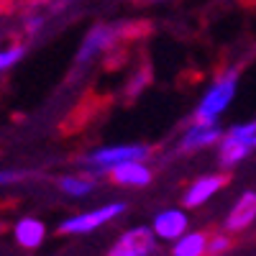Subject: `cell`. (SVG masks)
Returning <instances> with one entry per match:
<instances>
[{"label":"cell","instance_id":"20","mask_svg":"<svg viewBox=\"0 0 256 256\" xmlns=\"http://www.w3.org/2000/svg\"><path fill=\"white\" fill-rule=\"evenodd\" d=\"M146 3H162V0H146Z\"/></svg>","mask_w":256,"mask_h":256},{"label":"cell","instance_id":"7","mask_svg":"<svg viewBox=\"0 0 256 256\" xmlns=\"http://www.w3.org/2000/svg\"><path fill=\"white\" fill-rule=\"evenodd\" d=\"M223 134L226 131L220 128V123H190L180 138V152L192 154V152H200V148H208L212 144H220Z\"/></svg>","mask_w":256,"mask_h":256},{"label":"cell","instance_id":"14","mask_svg":"<svg viewBox=\"0 0 256 256\" xmlns=\"http://www.w3.org/2000/svg\"><path fill=\"white\" fill-rule=\"evenodd\" d=\"M210 236L205 230H187L172 246V256H205Z\"/></svg>","mask_w":256,"mask_h":256},{"label":"cell","instance_id":"18","mask_svg":"<svg viewBox=\"0 0 256 256\" xmlns=\"http://www.w3.org/2000/svg\"><path fill=\"white\" fill-rule=\"evenodd\" d=\"M44 24H46L44 16H31V18H26V26H24V28H26L28 36H36L41 28H44Z\"/></svg>","mask_w":256,"mask_h":256},{"label":"cell","instance_id":"3","mask_svg":"<svg viewBox=\"0 0 256 256\" xmlns=\"http://www.w3.org/2000/svg\"><path fill=\"white\" fill-rule=\"evenodd\" d=\"M126 202L120 200H113V202H105V205H98L92 210H84V212H74V216L64 218L59 223V233L62 236H84V233H92L102 226H108L110 220L120 218L126 212Z\"/></svg>","mask_w":256,"mask_h":256},{"label":"cell","instance_id":"17","mask_svg":"<svg viewBox=\"0 0 256 256\" xmlns=\"http://www.w3.org/2000/svg\"><path fill=\"white\" fill-rule=\"evenodd\" d=\"M228 248H230V238L226 236V233H216V236H210L208 256H223Z\"/></svg>","mask_w":256,"mask_h":256},{"label":"cell","instance_id":"9","mask_svg":"<svg viewBox=\"0 0 256 256\" xmlns=\"http://www.w3.org/2000/svg\"><path fill=\"white\" fill-rule=\"evenodd\" d=\"M108 180L118 187H146L152 184L154 172L146 162H126L108 172Z\"/></svg>","mask_w":256,"mask_h":256},{"label":"cell","instance_id":"16","mask_svg":"<svg viewBox=\"0 0 256 256\" xmlns=\"http://www.w3.org/2000/svg\"><path fill=\"white\" fill-rule=\"evenodd\" d=\"M228 134H230V136H236V138H241V141L248 144L251 148H256V118H251V120H246V123L230 126V128H228Z\"/></svg>","mask_w":256,"mask_h":256},{"label":"cell","instance_id":"5","mask_svg":"<svg viewBox=\"0 0 256 256\" xmlns=\"http://www.w3.org/2000/svg\"><path fill=\"white\" fill-rule=\"evenodd\" d=\"M156 251V233L146 226H136L118 236L108 256H152Z\"/></svg>","mask_w":256,"mask_h":256},{"label":"cell","instance_id":"8","mask_svg":"<svg viewBox=\"0 0 256 256\" xmlns=\"http://www.w3.org/2000/svg\"><path fill=\"white\" fill-rule=\"evenodd\" d=\"M190 228V218L182 208H166L162 212L154 216V223H152V230L156 233V238L162 241H177L180 236H184Z\"/></svg>","mask_w":256,"mask_h":256},{"label":"cell","instance_id":"11","mask_svg":"<svg viewBox=\"0 0 256 256\" xmlns=\"http://www.w3.org/2000/svg\"><path fill=\"white\" fill-rule=\"evenodd\" d=\"M254 220H256V190H248L236 200V205L226 216V230L230 233L246 230Z\"/></svg>","mask_w":256,"mask_h":256},{"label":"cell","instance_id":"4","mask_svg":"<svg viewBox=\"0 0 256 256\" xmlns=\"http://www.w3.org/2000/svg\"><path fill=\"white\" fill-rule=\"evenodd\" d=\"M116 38H118V28H116V26H110V24H98V26H92L88 34H84L82 44H80V49H77V54H74V59H72V62H74L72 70L80 72L82 67L92 64L100 54H105V52L116 44Z\"/></svg>","mask_w":256,"mask_h":256},{"label":"cell","instance_id":"12","mask_svg":"<svg viewBox=\"0 0 256 256\" xmlns=\"http://www.w3.org/2000/svg\"><path fill=\"white\" fill-rule=\"evenodd\" d=\"M95 182H98V177H92L88 172H84V174L82 172H72V174H62L56 180V187L67 198L82 200V198H88V195H92V192H95V187H98Z\"/></svg>","mask_w":256,"mask_h":256},{"label":"cell","instance_id":"2","mask_svg":"<svg viewBox=\"0 0 256 256\" xmlns=\"http://www.w3.org/2000/svg\"><path fill=\"white\" fill-rule=\"evenodd\" d=\"M238 74H241L238 67H228L212 80V84L202 92L195 113H192V123H218L220 120V116L230 108L233 98H236Z\"/></svg>","mask_w":256,"mask_h":256},{"label":"cell","instance_id":"1","mask_svg":"<svg viewBox=\"0 0 256 256\" xmlns=\"http://www.w3.org/2000/svg\"><path fill=\"white\" fill-rule=\"evenodd\" d=\"M154 148L141 141H128V144H110V146H98L92 152L80 156V166L92 177H108L110 169L126 162H148Z\"/></svg>","mask_w":256,"mask_h":256},{"label":"cell","instance_id":"6","mask_svg":"<svg viewBox=\"0 0 256 256\" xmlns=\"http://www.w3.org/2000/svg\"><path fill=\"white\" fill-rule=\"evenodd\" d=\"M228 180H230L228 172H212V174H202L198 180H192L187 184V190L182 192V205L187 210L205 205L212 195H218V192L228 184Z\"/></svg>","mask_w":256,"mask_h":256},{"label":"cell","instance_id":"19","mask_svg":"<svg viewBox=\"0 0 256 256\" xmlns=\"http://www.w3.org/2000/svg\"><path fill=\"white\" fill-rule=\"evenodd\" d=\"M18 180H24V172H10V169H0V187L13 184Z\"/></svg>","mask_w":256,"mask_h":256},{"label":"cell","instance_id":"15","mask_svg":"<svg viewBox=\"0 0 256 256\" xmlns=\"http://www.w3.org/2000/svg\"><path fill=\"white\" fill-rule=\"evenodd\" d=\"M26 52H28L26 44H10V46H6V49H0V72L13 70L16 64L26 56Z\"/></svg>","mask_w":256,"mask_h":256},{"label":"cell","instance_id":"10","mask_svg":"<svg viewBox=\"0 0 256 256\" xmlns=\"http://www.w3.org/2000/svg\"><path fill=\"white\" fill-rule=\"evenodd\" d=\"M13 238H16L18 246H24L28 251H36L46 241V223L41 218H34V216L18 218L16 226H13Z\"/></svg>","mask_w":256,"mask_h":256},{"label":"cell","instance_id":"13","mask_svg":"<svg viewBox=\"0 0 256 256\" xmlns=\"http://www.w3.org/2000/svg\"><path fill=\"white\" fill-rule=\"evenodd\" d=\"M251 152H254V148H251L248 144H244L241 138L230 136V134L226 131V134H223V138H220V144H218V162H220L226 169H230V166L241 164Z\"/></svg>","mask_w":256,"mask_h":256}]
</instances>
